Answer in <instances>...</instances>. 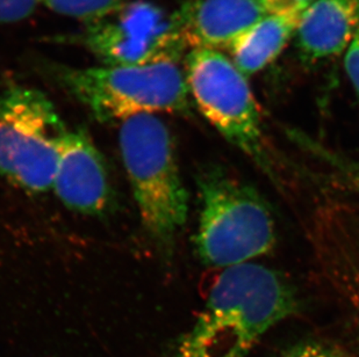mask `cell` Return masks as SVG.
Wrapping results in <instances>:
<instances>
[{
  "label": "cell",
  "instance_id": "6da1fadb",
  "mask_svg": "<svg viewBox=\"0 0 359 357\" xmlns=\"http://www.w3.org/2000/svg\"><path fill=\"white\" fill-rule=\"evenodd\" d=\"M293 284L256 262L222 270L197 321L169 357H245L269 330L298 311Z\"/></svg>",
  "mask_w": 359,
  "mask_h": 357
},
{
  "label": "cell",
  "instance_id": "7a4b0ae2",
  "mask_svg": "<svg viewBox=\"0 0 359 357\" xmlns=\"http://www.w3.org/2000/svg\"><path fill=\"white\" fill-rule=\"evenodd\" d=\"M198 256L207 266L227 270L254 262L275 248L276 223L269 204L247 182L221 169L198 176Z\"/></svg>",
  "mask_w": 359,
  "mask_h": 357
},
{
  "label": "cell",
  "instance_id": "3957f363",
  "mask_svg": "<svg viewBox=\"0 0 359 357\" xmlns=\"http://www.w3.org/2000/svg\"><path fill=\"white\" fill-rule=\"evenodd\" d=\"M119 145L144 229L160 245L171 246L187 223L189 194L168 125L156 114L125 118Z\"/></svg>",
  "mask_w": 359,
  "mask_h": 357
},
{
  "label": "cell",
  "instance_id": "277c9868",
  "mask_svg": "<svg viewBox=\"0 0 359 357\" xmlns=\"http://www.w3.org/2000/svg\"><path fill=\"white\" fill-rule=\"evenodd\" d=\"M56 78L100 122L190 111V91L180 61L137 66H62L56 70Z\"/></svg>",
  "mask_w": 359,
  "mask_h": 357
},
{
  "label": "cell",
  "instance_id": "5b68a950",
  "mask_svg": "<svg viewBox=\"0 0 359 357\" xmlns=\"http://www.w3.org/2000/svg\"><path fill=\"white\" fill-rule=\"evenodd\" d=\"M68 132L43 92L8 85L0 92V176L26 192L50 190Z\"/></svg>",
  "mask_w": 359,
  "mask_h": 357
},
{
  "label": "cell",
  "instance_id": "8992f818",
  "mask_svg": "<svg viewBox=\"0 0 359 357\" xmlns=\"http://www.w3.org/2000/svg\"><path fill=\"white\" fill-rule=\"evenodd\" d=\"M184 69L190 95L203 118L276 180L261 111L248 78L221 51L191 50Z\"/></svg>",
  "mask_w": 359,
  "mask_h": 357
},
{
  "label": "cell",
  "instance_id": "52a82bcc",
  "mask_svg": "<svg viewBox=\"0 0 359 357\" xmlns=\"http://www.w3.org/2000/svg\"><path fill=\"white\" fill-rule=\"evenodd\" d=\"M79 41L106 66L180 61L187 50L173 13L146 0L127 1L88 24Z\"/></svg>",
  "mask_w": 359,
  "mask_h": 357
},
{
  "label": "cell",
  "instance_id": "ba28073f",
  "mask_svg": "<svg viewBox=\"0 0 359 357\" xmlns=\"http://www.w3.org/2000/svg\"><path fill=\"white\" fill-rule=\"evenodd\" d=\"M53 189L58 200L76 213L95 216L109 210L112 189L105 160L83 129L69 130Z\"/></svg>",
  "mask_w": 359,
  "mask_h": 357
},
{
  "label": "cell",
  "instance_id": "9c48e42d",
  "mask_svg": "<svg viewBox=\"0 0 359 357\" xmlns=\"http://www.w3.org/2000/svg\"><path fill=\"white\" fill-rule=\"evenodd\" d=\"M312 252L322 280L359 337V214L343 216L325 226Z\"/></svg>",
  "mask_w": 359,
  "mask_h": 357
},
{
  "label": "cell",
  "instance_id": "30bf717a",
  "mask_svg": "<svg viewBox=\"0 0 359 357\" xmlns=\"http://www.w3.org/2000/svg\"><path fill=\"white\" fill-rule=\"evenodd\" d=\"M173 15L187 49L220 51L268 13L256 0H191Z\"/></svg>",
  "mask_w": 359,
  "mask_h": 357
},
{
  "label": "cell",
  "instance_id": "8fae6325",
  "mask_svg": "<svg viewBox=\"0 0 359 357\" xmlns=\"http://www.w3.org/2000/svg\"><path fill=\"white\" fill-rule=\"evenodd\" d=\"M359 31V0H316L302 14L295 33L302 57L309 61L346 52Z\"/></svg>",
  "mask_w": 359,
  "mask_h": 357
},
{
  "label": "cell",
  "instance_id": "7c38bea8",
  "mask_svg": "<svg viewBox=\"0 0 359 357\" xmlns=\"http://www.w3.org/2000/svg\"><path fill=\"white\" fill-rule=\"evenodd\" d=\"M302 13L268 14L251 26L228 49L235 66L248 78L275 61L295 36Z\"/></svg>",
  "mask_w": 359,
  "mask_h": 357
},
{
  "label": "cell",
  "instance_id": "4fadbf2b",
  "mask_svg": "<svg viewBox=\"0 0 359 357\" xmlns=\"http://www.w3.org/2000/svg\"><path fill=\"white\" fill-rule=\"evenodd\" d=\"M48 8L65 17L92 24L107 17L129 0H39Z\"/></svg>",
  "mask_w": 359,
  "mask_h": 357
},
{
  "label": "cell",
  "instance_id": "5bb4252c",
  "mask_svg": "<svg viewBox=\"0 0 359 357\" xmlns=\"http://www.w3.org/2000/svg\"><path fill=\"white\" fill-rule=\"evenodd\" d=\"M299 143L305 146L306 150L314 155L320 162H323L332 169L339 181L349 188L355 195L359 197V162L353 159L341 155L339 152L332 151L325 148L319 143L313 142L311 139H300Z\"/></svg>",
  "mask_w": 359,
  "mask_h": 357
},
{
  "label": "cell",
  "instance_id": "9a60e30c",
  "mask_svg": "<svg viewBox=\"0 0 359 357\" xmlns=\"http://www.w3.org/2000/svg\"><path fill=\"white\" fill-rule=\"evenodd\" d=\"M281 357H355L337 344L321 340L302 341Z\"/></svg>",
  "mask_w": 359,
  "mask_h": 357
},
{
  "label": "cell",
  "instance_id": "2e32d148",
  "mask_svg": "<svg viewBox=\"0 0 359 357\" xmlns=\"http://www.w3.org/2000/svg\"><path fill=\"white\" fill-rule=\"evenodd\" d=\"M39 0H0V24H15L31 17Z\"/></svg>",
  "mask_w": 359,
  "mask_h": 357
},
{
  "label": "cell",
  "instance_id": "e0dca14e",
  "mask_svg": "<svg viewBox=\"0 0 359 357\" xmlns=\"http://www.w3.org/2000/svg\"><path fill=\"white\" fill-rule=\"evenodd\" d=\"M268 14L302 13L316 0H256Z\"/></svg>",
  "mask_w": 359,
  "mask_h": 357
},
{
  "label": "cell",
  "instance_id": "ac0fdd59",
  "mask_svg": "<svg viewBox=\"0 0 359 357\" xmlns=\"http://www.w3.org/2000/svg\"><path fill=\"white\" fill-rule=\"evenodd\" d=\"M344 66L353 90L359 98V31L353 38V43L346 49Z\"/></svg>",
  "mask_w": 359,
  "mask_h": 357
}]
</instances>
